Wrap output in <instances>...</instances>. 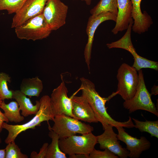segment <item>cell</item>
<instances>
[{
  "mask_svg": "<svg viewBox=\"0 0 158 158\" xmlns=\"http://www.w3.org/2000/svg\"><path fill=\"white\" fill-rule=\"evenodd\" d=\"M81 85L79 90H81L82 95L87 101L94 113L98 121L103 126L109 124L113 127L122 126L127 128L134 127L132 118L129 116L126 121L121 122L116 121L108 114L105 106L106 102L110 99L101 97L97 91L94 83L90 80L84 77L80 78Z\"/></svg>",
  "mask_w": 158,
  "mask_h": 158,
  "instance_id": "cell-1",
  "label": "cell"
},
{
  "mask_svg": "<svg viewBox=\"0 0 158 158\" xmlns=\"http://www.w3.org/2000/svg\"><path fill=\"white\" fill-rule=\"evenodd\" d=\"M40 106L35 116L29 121L22 124L11 125L4 122L2 125L3 129L7 130L8 135L5 140L8 144L15 141L16 137L21 133L30 129H34L36 126H41V123L46 121L50 126L49 121L52 120L54 117L51 107L50 97L47 95L42 96L39 100Z\"/></svg>",
  "mask_w": 158,
  "mask_h": 158,
  "instance_id": "cell-2",
  "label": "cell"
},
{
  "mask_svg": "<svg viewBox=\"0 0 158 158\" xmlns=\"http://www.w3.org/2000/svg\"><path fill=\"white\" fill-rule=\"evenodd\" d=\"M138 71L139 82L136 91L131 99L124 101L123 107L129 113L141 110L148 111L158 117V109L152 100V95L146 88L142 71L140 69Z\"/></svg>",
  "mask_w": 158,
  "mask_h": 158,
  "instance_id": "cell-3",
  "label": "cell"
},
{
  "mask_svg": "<svg viewBox=\"0 0 158 158\" xmlns=\"http://www.w3.org/2000/svg\"><path fill=\"white\" fill-rule=\"evenodd\" d=\"M52 121L54 124L52 127H48V128L56 133L59 139L75 135L77 133H89L94 130V128L90 125L64 114L56 116Z\"/></svg>",
  "mask_w": 158,
  "mask_h": 158,
  "instance_id": "cell-4",
  "label": "cell"
},
{
  "mask_svg": "<svg viewBox=\"0 0 158 158\" xmlns=\"http://www.w3.org/2000/svg\"><path fill=\"white\" fill-rule=\"evenodd\" d=\"M14 29L18 38L33 41L47 38L52 31L45 21L42 13L29 19Z\"/></svg>",
  "mask_w": 158,
  "mask_h": 158,
  "instance_id": "cell-5",
  "label": "cell"
},
{
  "mask_svg": "<svg viewBox=\"0 0 158 158\" xmlns=\"http://www.w3.org/2000/svg\"><path fill=\"white\" fill-rule=\"evenodd\" d=\"M97 143V136L92 133L81 135H74L59 140L61 150L69 155L78 154L89 155Z\"/></svg>",
  "mask_w": 158,
  "mask_h": 158,
  "instance_id": "cell-6",
  "label": "cell"
},
{
  "mask_svg": "<svg viewBox=\"0 0 158 158\" xmlns=\"http://www.w3.org/2000/svg\"><path fill=\"white\" fill-rule=\"evenodd\" d=\"M135 69L128 64L123 63L118 68L116 75L118 80L116 92L126 101L134 95L139 82V76Z\"/></svg>",
  "mask_w": 158,
  "mask_h": 158,
  "instance_id": "cell-7",
  "label": "cell"
},
{
  "mask_svg": "<svg viewBox=\"0 0 158 158\" xmlns=\"http://www.w3.org/2000/svg\"><path fill=\"white\" fill-rule=\"evenodd\" d=\"M133 21L132 19L129 23L124 35L120 39L106 45L109 49L118 48L125 49L130 52L134 59L132 66L138 71L142 68H149L158 70V62L147 59L139 55L136 51L131 39V32Z\"/></svg>",
  "mask_w": 158,
  "mask_h": 158,
  "instance_id": "cell-8",
  "label": "cell"
},
{
  "mask_svg": "<svg viewBox=\"0 0 158 158\" xmlns=\"http://www.w3.org/2000/svg\"><path fill=\"white\" fill-rule=\"evenodd\" d=\"M68 10V6L61 0L47 1L42 14L52 31L56 30L65 24Z\"/></svg>",
  "mask_w": 158,
  "mask_h": 158,
  "instance_id": "cell-9",
  "label": "cell"
},
{
  "mask_svg": "<svg viewBox=\"0 0 158 158\" xmlns=\"http://www.w3.org/2000/svg\"><path fill=\"white\" fill-rule=\"evenodd\" d=\"M68 89L63 81L52 91L50 101L54 116L64 114L75 118L72 113V101L71 97H68Z\"/></svg>",
  "mask_w": 158,
  "mask_h": 158,
  "instance_id": "cell-10",
  "label": "cell"
},
{
  "mask_svg": "<svg viewBox=\"0 0 158 158\" xmlns=\"http://www.w3.org/2000/svg\"><path fill=\"white\" fill-rule=\"evenodd\" d=\"M116 15L109 12H103L97 16L91 15L89 17L86 28L88 40L84 54L85 62L89 72L92 46L94 34L97 28L105 21L112 20L116 22Z\"/></svg>",
  "mask_w": 158,
  "mask_h": 158,
  "instance_id": "cell-11",
  "label": "cell"
},
{
  "mask_svg": "<svg viewBox=\"0 0 158 158\" xmlns=\"http://www.w3.org/2000/svg\"><path fill=\"white\" fill-rule=\"evenodd\" d=\"M104 132L97 136V143L100 149H107L121 158L128 157L129 152L120 144L117 134L114 131L113 127L107 124L102 126Z\"/></svg>",
  "mask_w": 158,
  "mask_h": 158,
  "instance_id": "cell-12",
  "label": "cell"
},
{
  "mask_svg": "<svg viewBox=\"0 0 158 158\" xmlns=\"http://www.w3.org/2000/svg\"><path fill=\"white\" fill-rule=\"evenodd\" d=\"M116 128L118 131L117 137L118 140L125 143L126 149L129 152L128 157L138 158L143 152L150 148L151 143L145 137L141 136L138 139L129 135L122 126Z\"/></svg>",
  "mask_w": 158,
  "mask_h": 158,
  "instance_id": "cell-13",
  "label": "cell"
},
{
  "mask_svg": "<svg viewBox=\"0 0 158 158\" xmlns=\"http://www.w3.org/2000/svg\"><path fill=\"white\" fill-rule=\"evenodd\" d=\"M48 0H27L13 17L11 28H15L42 13Z\"/></svg>",
  "mask_w": 158,
  "mask_h": 158,
  "instance_id": "cell-14",
  "label": "cell"
},
{
  "mask_svg": "<svg viewBox=\"0 0 158 158\" xmlns=\"http://www.w3.org/2000/svg\"><path fill=\"white\" fill-rule=\"evenodd\" d=\"M132 4V17L133 23V31L135 33L141 34L148 31L153 24L152 19L145 11L142 13L140 7L142 0H130Z\"/></svg>",
  "mask_w": 158,
  "mask_h": 158,
  "instance_id": "cell-15",
  "label": "cell"
},
{
  "mask_svg": "<svg viewBox=\"0 0 158 158\" xmlns=\"http://www.w3.org/2000/svg\"><path fill=\"white\" fill-rule=\"evenodd\" d=\"M71 98L72 113L76 119L90 123L98 122L90 105L82 95H73Z\"/></svg>",
  "mask_w": 158,
  "mask_h": 158,
  "instance_id": "cell-16",
  "label": "cell"
},
{
  "mask_svg": "<svg viewBox=\"0 0 158 158\" xmlns=\"http://www.w3.org/2000/svg\"><path fill=\"white\" fill-rule=\"evenodd\" d=\"M118 12L116 24L111 30L115 35L126 30L132 19V6L130 0H116Z\"/></svg>",
  "mask_w": 158,
  "mask_h": 158,
  "instance_id": "cell-17",
  "label": "cell"
},
{
  "mask_svg": "<svg viewBox=\"0 0 158 158\" xmlns=\"http://www.w3.org/2000/svg\"><path fill=\"white\" fill-rule=\"evenodd\" d=\"M12 98L15 99L18 103L19 109L21 111V115L24 117L35 115L39 109V101H36V104H33L30 99L20 90H14Z\"/></svg>",
  "mask_w": 158,
  "mask_h": 158,
  "instance_id": "cell-18",
  "label": "cell"
},
{
  "mask_svg": "<svg viewBox=\"0 0 158 158\" xmlns=\"http://www.w3.org/2000/svg\"><path fill=\"white\" fill-rule=\"evenodd\" d=\"M20 90L30 98L38 97L42 92L43 86L42 80L36 76L23 80L20 85Z\"/></svg>",
  "mask_w": 158,
  "mask_h": 158,
  "instance_id": "cell-19",
  "label": "cell"
},
{
  "mask_svg": "<svg viewBox=\"0 0 158 158\" xmlns=\"http://www.w3.org/2000/svg\"><path fill=\"white\" fill-rule=\"evenodd\" d=\"M0 108L4 111L5 116L9 121L16 123H20L24 119V117L20 113L19 106L16 101H13L6 104L3 100Z\"/></svg>",
  "mask_w": 158,
  "mask_h": 158,
  "instance_id": "cell-20",
  "label": "cell"
},
{
  "mask_svg": "<svg viewBox=\"0 0 158 158\" xmlns=\"http://www.w3.org/2000/svg\"><path fill=\"white\" fill-rule=\"evenodd\" d=\"M49 130V135L52 141L48 146L45 158H66V154L60 148L59 135L52 130Z\"/></svg>",
  "mask_w": 158,
  "mask_h": 158,
  "instance_id": "cell-21",
  "label": "cell"
},
{
  "mask_svg": "<svg viewBox=\"0 0 158 158\" xmlns=\"http://www.w3.org/2000/svg\"><path fill=\"white\" fill-rule=\"evenodd\" d=\"M105 12H109L117 16L118 10L116 0H100L90 11L91 15L95 16Z\"/></svg>",
  "mask_w": 158,
  "mask_h": 158,
  "instance_id": "cell-22",
  "label": "cell"
},
{
  "mask_svg": "<svg viewBox=\"0 0 158 158\" xmlns=\"http://www.w3.org/2000/svg\"><path fill=\"white\" fill-rule=\"evenodd\" d=\"M133 120L134 127L138 129L141 132H147L151 137L158 138V120L150 121L146 120L141 121L137 119L132 118Z\"/></svg>",
  "mask_w": 158,
  "mask_h": 158,
  "instance_id": "cell-23",
  "label": "cell"
},
{
  "mask_svg": "<svg viewBox=\"0 0 158 158\" xmlns=\"http://www.w3.org/2000/svg\"><path fill=\"white\" fill-rule=\"evenodd\" d=\"M11 78L5 73H0V97L2 100L12 99L14 90L9 89L8 83L11 82Z\"/></svg>",
  "mask_w": 158,
  "mask_h": 158,
  "instance_id": "cell-24",
  "label": "cell"
},
{
  "mask_svg": "<svg viewBox=\"0 0 158 158\" xmlns=\"http://www.w3.org/2000/svg\"><path fill=\"white\" fill-rule=\"evenodd\" d=\"M27 0H0V11L6 10L8 14L16 13Z\"/></svg>",
  "mask_w": 158,
  "mask_h": 158,
  "instance_id": "cell-25",
  "label": "cell"
},
{
  "mask_svg": "<svg viewBox=\"0 0 158 158\" xmlns=\"http://www.w3.org/2000/svg\"><path fill=\"white\" fill-rule=\"evenodd\" d=\"M6 158H28V156L23 153L20 149L16 144L15 141L7 144L5 148Z\"/></svg>",
  "mask_w": 158,
  "mask_h": 158,
  "instance_id": "cell-26",
  "label": "cell"
},
{
  "mask_svg": "<svg viewBox=\"0 0 158 158\" xmlns=\"http://www.w3.org/2000/svg\"><path fill=\"white\" fill-rule=\"evenodd\" d=\"M90 158H118V157L107 149L103 151L94 149L89 155Z\"/></svg>",
  "mask_w": 158,
  "mask_h": 158,
  "instance_id": "cell-27",
  "label": "cell"
},
{
  "mask_svg": "<svg viewBox=\"0 0 158 158\" xmlns=\"http://www.w3.org/2000/svg\"><path fill=\"white\" fill-rule=\"evenodd\" d=\"M49 144L47 142L44 143L40 149L39 152L37 153L35 151L32 152L30 157L31 158H45Z\"/></svg>",
  "mask_w": 158,
  "mask_h": 158,
  "instance_id": "cell-28",
  "label": "cell"
},
{
  "mask_svg": "<svg viewBox=\"0 0 158 158\" xmlns=\"http://www.w3.org/2000/svg\"><path fill=\"white\" fill-rule=\"evenodd\" d=\"M2 101L3 100L0 97V108L1 104ZM4 122L7 123L9 122V121L5 116L4 113H2L0 109V133L2 130L3 128L2 127V125Z\"/></svg>",
  "mask_w": 158,
  "mask_h": 158,
  "instance_id": "cell-29",
  "label": "cell"
},
{
  "mask_svg": "<svg viewBox=\"0 0 158 158\" xmlns=\"http://www.w3.org/2000/svg\"><path fill=\"white\" fill-rule=\"evenodd\" d=\"M70 158H90L88 155L84 154H78L69 155Z\"/></svg>",
  "mask_w": 158,
  "mask_h": 158,
  "instance_id": "cell-30",
  "label": "cell"
},
{
  "mask_svg": "<svg viewBox=\"0 0 158 158\" xmlns=\"http://www.w3.org/2000/svg\"><path fill=\"white\" fill-rule=\"evenodd\" d=\"M152 95H157L158 94V86L154 85L151 90V93Z\"/></svg>",
  "mask_w": 158,
  "mask_h": 158,
  "instance_id": "cell-31",
  "label": "cell"
},
{
  "mask_svg": "<svg viewBox=\"0 0 158 158\" xmlns=\"http://www.w3.org/2000/svg\"><path fill=\"white\" fill-rule=\"evenodd\" d=\"M5 149H0V158H6Z\"/></svg>",
  "mask_w": 158,
  "mask_h": 158,
  "instance_id": "cell-32",
  "label": "cell"
},
{
  "mask_svg": "<svg viewBox=\"0 0 158 158\" xmlns=\"http://www.w3.org/2000/svg\"><path fill=\"white\" fill-rule=\"evenodd\" d=\"M82 1H85L86 4L88 5H89L91 4L92 0H80Z\"/></svg>",
  "mask_w": 158,
  "mask_h": 158,
  "instance_id": "cell-33",
  "label": "cell"
},
{
  "mask_svg": "<svg viewBox=\"0 0 158 158\" xmlns=\"http://www.w3.org/2000/svg\"><path fill=\"white\" fill-rule=\"evenodd\" d=\"M2 142V140L0 138V144Z\"/></svg>",
  "mask_w": 158,
  "mask_h": 158,
  "instance_id": "cell-34",
  "label": "cell"
}]
</instances>
